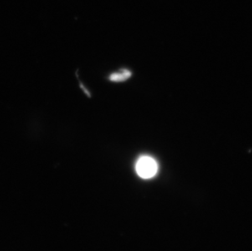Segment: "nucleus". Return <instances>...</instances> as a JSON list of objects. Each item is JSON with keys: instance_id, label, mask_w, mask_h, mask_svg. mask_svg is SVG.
<instances>
[{"instance_id": "2", "label": "nucleus", "mask_w": 252, "mask_h": 251, "mask_svg": "<svg viewBox=\"0 0 252 251\" xmlns=\"http://www.w3.org/2000/svg\"><path fill=\"white\" fill-rule=\"evenodd\" d=\"M131 71H129L127 69H121L119 72H116L110 76V80L112 82H124V81L128 79L131 77Z\"/></svg>"}, {"instance_id": "1", "label": "nucleus", "mask_w": 252, "mask_h": 251, "mask_svg": "<svg viewBox=\"0 0 252 251\" xmlns=\"http://www.w3.org/2000/svg\"><path fill=\"white\" fill-rule=\"evenodd\" d=\"M158 171V165L156 160L150 156H141L136 161V174L144 180L155 177Z\"/></svg>"}]
</instances>
